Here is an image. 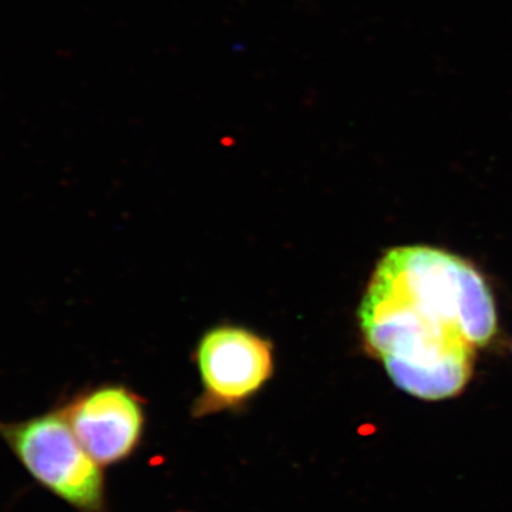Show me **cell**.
<instances>
[{"mask_svg": "<svg viewBox=\"0 0 512 512\" xmlns=\"http://www.w3.org/2000/svg\"><path fill=\"white\" fill-rule=\"evenodd\" d=\"M60 412L74 436L101 467L128 460L143 439V404L126 387H99L79 394Z\"/></svg>", "mask_w": 512, "mask_h": 512, "instance_id": "obj_4", "label": "cell"}, {"mask_svg": "<svg viewBox=\"0 0 512 512\" xmlns=\"http://www.w3.org/2000/svg\"><path fill=\"white\" fill-rule=\"evenodd\" d=\"M359 322L393 383L431 402L463 392L474 350L497 332L494 299L480 272L460 256L421 245L384 254Z\"/></svg>", "mask_w": 512, "mask_h": 512, "instance_id": "obj_1", "label": "cell"}, {"mask_svg": "<svg viewBox=\"0 0 512 512\" xmlns=\"http://www.w3.org/2000/svg\"><path fill=\"white\" fill-rule=\"evenodd\" d=\"M0 439L40 487L77 512H106L103 467L80 444L60 410L0 420Z\"/></svg>", "mask_w": 512, "mask_h": 512, "instance_id": "obj_2", "label": "cell"}, {"mask_svg": "<svg viewBox=\"0 0 512 512\" xmlns=\"http://www.w3.org/2000/svg\"><path fill=\"white\" fill-rule=\"evenodd\" d=\"M204 393L195 414L238 409L261 392L274 373V350L251 330L222 326L202 338L197 349Z\"/></svg>", "mask_w": 512, "mask_h": 512, "instance_id": "obj_3", "label": "cell"}]
</instances>
